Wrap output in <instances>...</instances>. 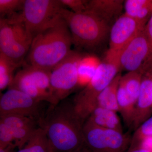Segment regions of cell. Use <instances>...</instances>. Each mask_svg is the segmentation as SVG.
Wrapping results in <instances>:
<instances>
[{
    "instance_id": "7a4b0ae2",
    "label": "cell",
    "mask_w": 152,
    "mask_h": 152,
    "mask_svg": "<svg viewBox=\"0 0 152 152\" xmlns=\"http://www.w3.org/2000/svg\"><path fill=\"white\" fill-rule=\"evenodd\" d=\"M72 45L70 30L61 16L34 37L23 65L51 71L70 53Z\"/></svg>"
},
{
    "instance_id": "7402d4cb",
    "label": "cell",
    "mask_w": 152,
    "mask_h": 152,
    "mask_svg": "<svg viewBox=\"0 0 152 152\" xmlns=\"http://www.w3.org/2000/svg\"><path fill=\"white\" fill-rule=\"evenodd\" d=\"M16 152H53L45 132L39 127L28 141Z\"/></svg>"
},
{
    "instance_id": "3957f363",
    "label": "cell",
    "mask_w": 152,
    "mask_h": 152,
    "mask_svg": "<svg viewBox=\"0 0 152 152\" xmlns=\"http://www.w3.org/2000/svg\"><path fill=\"white\" fill-rule=\"evenodd\" d=\"M60 13L70 30L73 45L79 50H96L110 34V25L90 12L76 13L64 7Z\"/></svg>"
},
{
    "instance_id": "f1b7e54d",
    "label": "cell",
    "mask_w": 152,
    "mask_h": 152,
    "mask_svg": "<svg viewBox=\"0 0 152 152\" xmlns=\"http://www.w3.org/2000/svg\"><path fill=\"white\" fill-rule=\"evenodd\" d=\"M138 147H141L149 152H152V137L144 139Z\"/></svg>"
},
{
    "instance_id": "7c38bea8",
    "label": "cell",
    "mask_w": 152,
    "mask_h": 152,
    "mask_svg": "<svg viewBox=\"0 0 152 152\" xmlns=\"http://www.w3.org/2000/svg\"><path fill=\"white\" fill-rule=\"evenodd\" d=\"M145 26L125 13L116 19L110 30L109 50L120 52Z\"/></svg>"
},
{
    "instance_id": "d4e9b609",
    "label": "cell",
    "mask_w": 152,
    "mask_h": 152,
    "mask_svg": "<svg viewBox=\"0 0 152 152\" xmlns=\"http://www.w3.org/2000/svg\"><path fill=\"white\" fill-rule=\"evenodd\" d=\"M25 0H0V18H6L23 11Z\"/></svg>"
},
{
    "instance_id": "83f0119b",
    "label": "cell",
    "mask_w": 152,
    "mask_h": 152,
    "mask_svg": "<svg viewBox=\"0 0 152 152\" xmlns=\"http://www.w3.org/2000/svg\"><path fill=\"white\" fill-rule=\"evenodd\" d=\"M64 7H68L76 13L84 12L86 10V0H60Z\"/></svg>"
},
{
    "instance_id": "6da1fadb",
    "label": "cell",
    "mask_w": 152,
    "mask_h": 152,
    "mask_svg": "<svg viewBox=\"0 0 152 152\" xmlns=\"http://www.w3.org/2000/svg\"><path fill=\"white\" fill-rule=\"evenodd\" d=\"M85 121L73 101L67 98L56 104H49L38 125L46 134L53 152H70L85 143Z\"/></svg>"
},
{
    "instance_id": "ac0fdd59",
    "label": "cell",
    "mask_w": 152,
    "mask_h": 152,
    "mask_svg": "<svg viewBox=\"0 0 152 152\" xmlns=\"http://www.w3.org/2000/svg\"><path fill=\"white\" fill-rule=\"evenodd\" d=\"M122 76L119 73L111 83L101 92L97 99L96 107L119 112L118 103V91Z\"/></svg>"
},
{
    "instance_id": "5b68a950",
    "label": "cell",
    "mask_w": 152,
    "mask_h": 152,
    "mask_svg": "<svg viewBox=\"0 0 152 152\" xmlns=\"http://www.w3.org/2000/svg\"><path fill=\"white\" fill-rule=\"evenodd\" d=\"M33 39L23 22L0 19V53L19 66L23 65Z\"/></svg>"
},
{
    "instance_id": "277c9868",
    "label": "cell",
    "mask_w": 152,
    "mask_h": 152,
    "mask_svg": "<svg viewBox=\"0 0 152 152\" xmlns=\"http://www.w3.org/2000/svg\"><path fill=\"white\" fill-rule=\"evenodd\" d=\"M119 53L107 51L91 81L72 100L76 110L85 121L96 107L99 95L121 71Z\"/></svg>"
},
{
    "instance_id": "9c48e42d",
    "label": "cell",
    "mask_w": 152,
    "mask_h": 152,
    "mask_svg": "<svg viewBox=\"0 0 152 152\" xmlns=\"http://www.w3.org/2000/svg\"><path fill=\"white\" fill-rule=\"evenodd\" d=\"M84 56L78 51L72 50L65 59L51 71L52 91L58 103L67 99L77 87L78 67Z\"/></svg>"
},
{
    "instance_id": "ba28073f",
    "label": "cell",
    "mask_w": 152,
    "mask_h": 152,
    "mask_svg": "<svg viewBox=\"0 0 152 152\" xmlns=\"http://www.w3.org/2000/svg\"><path fill=\"white\" fill-rule=\"evenodd\" d=\"M85 144L91 152H127L131 137L128 133L104 129L86 120L83 126Z\"/></svg>"
},
{
    "instance_id": "cb8c5ba5",
    "label": "cell",
    "mask_w": 152,
    "mask_h": 152,
    "mask_svg": "<svg viewBox=\"0 0 152 152\" xmlns=\"http://www.w3.org/2000/svg\"><path fill=\"white\" fill-rule=\"evenodd\" d=\"M150 137H152V116L146 120L134 131L131 137L129 149L138 146L142 140Z\"/></svg>"
},
{
    "instance_id": "44dd1931",
    "label": "cell",
    "mask_w": 152,
    "mask_h": 152,
    "mask_svg": "<svg viewBox=\"0 0 152 152\" xmlns=\"http://www.w3.org/2000/svg\"><path fill=\"white\" fill-rule=\"evenodd\" d=\"M142 75L138 71L128 72L122 76L120 80L119 85L136 104L140 94Z\"/></svg>"
},
{
    "instance_id": "8992f818",
    "label": "cell",
    "mask_w": 152,
    "mask_h": 152,
    "mask_svg": "<svg viewBox=\"0 0 152 152\" xmlns=\"http://www.w3.org/2000/svg\"><path fill=\"white\" fill-rule=\"evenodd\" d=\"M23 65V68L14 76L9 88L21 91L39 102L51 105L58 104L51 86V71L26 64Z\"/></svg>"
},
{
    "instance_id": "e0dca14e",
    "label": "cell",
    "mask_w": 152,
    "mask_h": 152,
    "mask_svg": "<svg viewBox=\"0 0 152 152\" xmlns=\"http://www.w3.org/2000/svg\"><path fill=\"white\" fill-rule=\"evenodd\" d=\"M125 13L145 26L152 16V0H126Z\"/></svg>"
},
{
    "instance_id": "484cf974",
    "label": "cell",
    "mask_w": 152,
    "mask_h": 152,
    "mask_svg": "<svg viewBox=\"0 0 152 152\" xmlns=\"http://www.w3.org/2000/svg\"><path fill=\"white\" fill-rule=\"evenodd\" d=\"M149 45V52L148 58L142 67L141 73L142 75L152 69V16L145 27Z\"/></svg>"
},
{
    "instance_id": "8fae6325",
    "label": "cell",
    "mask_w": 152,
    "mask_h": 152,
    "mask_svg": "<svg viewBox=\"0 0 152 152\" xmlns=\"http://www.w3.org/2000/svg\"><path fill=\"white\" fill-rule=\"evenodd\" d=\"M149 52V45L144 28L120 51L119 62L121 70L128 72L138 71L141 73Z\"/></svg>"
},
{
    "instance_id": "2e32d148",
    "label": "cell",
    "mask_w": 152,
    "mask_h": 152,
    "mask_svg": "<svg viewBox=\"0 0 152 152\" xmlns=\"http://www.w3.org/2000/svg\"><path fill=\"white\" fill-rule=\"evenodd\" d=\"M117 113L109 109L96 107L86 120L101 128L124 132L121 120Z\"/></svg>"
},
{
    "instance_id": "1f68e13d",
    "label": "cell",
    "mask_w": 152,
    "mask_h": 152,
    "mask_svg": "<svg viewBox=\"0 0 152 152\" xmlns=\"http://www.w3.org/2000/svg\"><path fill=\"white\" fill-rule=\"evenodd\" d=\"M127 152H149L141 147H137L128 150Z\"/></svg>"
},
{
    "instance_id": "ffe728a7",
    "label": "cell",
    "mask_w": 152,
    "mask_h": 152,
    "mask_svg": "<svg viewBox=\"0 0 152 152\" xmlns=\"http://www.w3.org/2000/svg\"><path fill=\"white\" fill-rule=\"evenodd\" d=\"M118 112L125 125L129 129H132L135 116L136 104L120 85L118 89Z\"/></svg>"
},
{
    "instance_id": "d6986e66",
    "label": "cell",
    "mask_w": 152,
    "mask_h": 152,
    "mask_svg": "<svg viewBox=\"0 0 152 152\" xmlns=\"http://www.w3.org/2000/svg\"><path fill=\"white\" fill-rule=\"evenodd\" d=\"M101 60L94 55H84L79 62L78 67L77 86L86 87L91 81Z\"/></svg>"
},
{
    "instance_id": "9a60e30c",
    "label": "cell",
    "mask_w": 152,
    "mask_h": 152,
    "mask_svg": "<svg viewBox=\"0 0 152 152\" xmlns=\"http://www.w3.org/2000/svg\"><path fill=\"white\" fill-rule=\"evenodd\" d=\"M124 3L123 0H88L86 12L94 14L110 25L121 15Z\"/></svg>"
},
{
    "instance_id": "603a6c76",
    "label": "cell",
    "mask_w": 152,
    "mask_h": 152,
    "mask_svg": "<svg viewBox=\"0 0 152 152\" xmlns=\"http://www.w3.org/2000/svg\"><path fill=\"white\" fill-rule=\"evenodd\" d=\"M19 66L0 53V90L10 86L13 80L14 71Z\"/></svg>"
},
{
    "instance_id": "4fadbf2b",
    "label": "cell",
    "mask_w": 152,
    "mask_h": 152,
    "mask_svg": "<svg viewBox=\"0 0 152 152\" xmlns=\"http://www.w3.org/2000/svg\"><path fill=\"white\" fill-rule=\"evenodd\" d=\"M0 121L7 125L12 131L15 144L18 150L24 146L39 127L35 120L21 115L9 114L1 116Z\"/></svg>"
},
{
    "instance_id": "4dcf8cb0",
    "label": "cell",
    "mask_w": 152,
    "mask_h": 152,
    "mask_svg": "<svg viewBox=\"0 0 152 152\" xmlns=\"http://www.w3.org/2000/svg\"><path fill=\"white\" fill-rule=\"evenodd\" d=\"M70 152H91V151H90L89 148H88L85 143L83 145L78 148Z\"/></svg>"
},
{
    "instance_id": "52a82bcc",
    "label": "cell",
    "mask_w": 152,
    "mask_h": 152,
    "mask_svg": "<svg viewBox=\"0 0 152 152\" xmlns=\"http://www.w3.org/2000/svg\"><path fill=\"white\" fill-rule=\"evenodd\" d=\"M64 7L60 0H25L19 20L24 23L34 38L61 16L60 12Z\"/></svg>"
},
{
    "instance_id": "4316f807",
    "label": "cell",
    "mask_w": 152,
    "mask_h": 152,
    "mask_svg": "<svg viewBox=\"0 0 152 152\" xmlns=\"http://www.w3.org/2000/svg\"><path fill=\"white\" fill-rule=\"evenodd\" d=\"M15 144L13 133L7 125L0 121V148Z\"/></svg>"
},
{
    "instance_id": "5bb4252c",
    "label": "cell",
    "mask_w": 152,
    "mask_h": 152,
    "mask_svg": "<svg viewBox=\"0 0 152 152\" xmlns=\"http://www.w3.org/2000/svg\"><path fill=\"white\" fill-rule=\"evenodd\" d=\"M152 114V69L143 75L140 90L136 106L135 116L132 129L134 131Z\"/></svg>"
},
{
    "instance_id": "30bf717a",
    "label": "cell",
    "mask_w": 152,
    "mask_h": 152,
    "mask_svg": "<svg viewBox=\"0 0 152 152\" xmlns=\"http://www.w3.org/2000/svg\"><path fill=\"white\" fill-rule=\"evenodd\" d=\"M42 102L19 90L9 88L1 96L0 116L21 115L33 119L39 124L45 112L42 110Z\"/></svg>"
},
{
    "instance_id": "f546056e",
    "label": "cell",
    "mask_w": 152,
    "mask_h": 152,
    "mask_svg": "<svg viewBox=\"0 0 152 152\" xmlns=\"http://www.w3.org/2000/svg\"><path fill=\"white\" fill-rule=\"evenodd\" d=\"M17 148L15 144H10L7 146L0 148V152H16Z\"/></svg>"
}]
</instances>
